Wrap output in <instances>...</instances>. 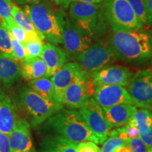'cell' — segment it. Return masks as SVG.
Here are the masks:
<instances>
[{
    "instance_id": "cell-1",
    "label": "cell",
    "mask_w": 152,
    "mask_h": 152,
    "mask_svg": "<svg viewBox=\"0 0 152 152\" xmlns=\"http://www.w3.org/2000/svg\"><path fill=\"white\" fill-rule=\"evenodd\" d=\"M109 46L116 58L123 61H145L152 58V37L146 32H114Z\"/></svg>"
},
{
    "instance_id": "cell-32",
    "label": "cell",
    "mask_w": 152,
    "mask_h": 152,
    "mask_svg": "<svg viewBox=\"0 0 152 152\" xmlns=\"http://www.w3.org/2000/svg\"><path fill=\"white\" fill-rule=\"evenodd\" d=\"M128 144L132 149V152H150L149 148L143 143L140 137L129 140Z\"/></svg>"
},
{
    "instance_id": "cell-17",
    "label": "cell",
    "mask_w": 152,
    "mask_h": 152,
    "mask_svg": "<svg viewBox=\"0 0 152 152\" xmlns=\"http://www.w3.org/2000/svg\"><path fill=\"white\" fill-rule=\"evenodd\" d=\"M103 110L106 120L113 128L126 125L134 117L137 109L132 104H122Z\"/></svg>"
},
{
    "instance_id": "cell-14",
    "label": "cell",
    "mask_w": 152,
    "mask_h": 152,
    "mask_svg": "<svg viewBox=\"0 0 152 152\" xmlns=\"http://www.w3.org/2000/svg\"><path fill=\"white\" fill-rule=\"evenodd\" d=\"M83 70V67L78 62L67 63L52 77L54 88V100L58 103L62 104L64 93L67 87Z\"/></svg>"
},
{
    "instance_id": "cell-9",
    "label": "cell",
    "mask_w": 152,
    "mask_h": 152,
    "mask_svg": "<svg viewBox=\"0 0 152 152\" xmlns=\"http://www.w3.org/2000/svg\"><path fill=\"white\" fill-rule=\"evenodd\" d=\"M83 118L90 130L98 139L99 143H103L108 139L112 127L106 120L104 110L93 98L89 99L80 109Z\"/></svg>"
},
{
    "instance_id": "cell-41",
    "label": "cell",
    "mask_w": 152,
    "mask_h": 152,
    "mask_svg": "<svg viewBox=\"0 0 152 152\" xmlns=\"http://www.w3.org/2000/svg\"><path fill=\"white\" fill-rule=\"evenodd\" d=\"M2 20H3V19H1V18H0V23H1V21H2Z\"/></svg>"
},
{
    "instance_id": "cell-23",
    "label": "cell",
    "mask_w": 152,
    "mask_h": 152,
    "mask_svg": "<svg viewBox=\"0 0 152 152\" xmlns=\"http://www.w3.org/2000/svg\"><path fill=\"white\" fill-rule=\"evenodd\" d=\"M29 86L32 90L43 98L49 101L56 102L54 100L52 82L48 77H42L29 81Z\"/></svg>"
},
{
    "instance_id": "cell-33",
    "label": "cell",
    "mask_w": 152,
    "mask_h": 152,
    "mask_svg": "<svg viewBox=\"0 0 152 152\" xmlns=\"http://www.w3.org/2000/svg\"><path fill=\"white\" fill-rule=\"evenodd\" d=\"M100 149L92 142H83L77 144L76 152H98Z\"/></svg>"
},
{
    "instance_id": "cell-42",
    "label": "cell",
    "mask_w": 152,
    "mask_h": 152,
    "mask_svg": "<svg viewBox=\"0 0 152 152\" xmlns=\"http://www.w3.org/2000/svg\"><path fill=\"white\" fill-rule=\"evenodd\" d=\"M150 152H152V149H150Z\"/></svg>"
},
{
    "instance_id": "cell-43",
    "label": "cell",
    "mask_w": 152,
    "mask_h": 152,
    "mask_svg": "<svg viewBox=\"0 0 152 152\" xmlns=\"http://www.w3.org/2000/svg\"><path fill=\"white\" fill-rule=\"evenodd\" d=\"M98 152H101V150H99V151Z\"/></svg>"
},
{
    "instance_id": "cell-31",
    "label": "cell",
    "mask_w": 152,
    "mask_h": 152,
    "mask_svg": "<svg viewBox=\"0 0 152 152\" xmlns=\"http://www.w3.org/2000/svg\"><path fill=\"white\" fill-rule=\"evenodd\" d=\"M11 46H12L13 54L16 61L23 63L26 59V51L23 44L17 41L11 35Z\"/></svg>"
},
{
    "instance_id": "cell-22",
    "label": "cell",
    "mask_w": 152,
    "mask_h": 152,
    "mask_svg": "<svg viewBox=\"0 0 152 152\" xmlns=\"http://www.w3.org/2000/svg\"><path fill=\"white\" fill-rule=\"evenodd\" d=\"M11 15H12L14 21L19 27L21 28L26 33L29 34L33 39L40 41L45 39V37L35 28L33 23L26 14V13L13 2L11 4Z\"/></svg>"
},
{
    "instance_id": "cell-21",
    "label": "cell",
    "mask_w": 152,
    "mask_h": 152,
    "mask_svg": "<svg viewBox=\"0 0 152 152\" xmlns=\"http://www.w3.org/2000/svg\"><path fill=\"white\" fill-rule=\"evenodd\" d=\"M76 151L77 144L56 134L45 139L42 142L39 152H76Z\"/></svg>"
},
{
    "instance_id": "cell-16",
    "label": "cell",
    "mask_w": 152,
    "mask_h": 152,
    "mask_svg": "<svg viewBox=\"0 0 152 152\" xmlns=\"http://www.w3.org/2000/svg\"><path fill=\"white\" fill-rule=\"evenodd\" d=\"M40 57L47 67V77H52L65 65L68 55L52 43L47 42L44 44Z\"/></svg>"
},
{
    "instance_id": "cell-26",
    "label": "cell",
    "mask_w": 152,
    "mask_h": 152,
    "mask_svg": "<svg viewBox=\"0 0 152 152\" xmlns=\"http://www.w3.org/2000/svg\"><path fill=\"white\" fill-rule=\"evenodd\" d=\"M0 54L16 60L13 54L11 34L1 23H0Z\"/></svg>"
},
{
    "instance_id": "cell-28",
    "label": "cell",
    "mask_w": 152,
    "mask_h": 152,
    "mask_svg": "<svg viewBox=\"0 0 152 152\" xmlns=\"http://www.w3.org/2000/svg\"><path fill=\"white\" fill-rule=\"evenodd\" d=\"M23 46L26 51V58H33L40 57L43 50L44 44L42 41L32 39L25 42Z\"/></svg>"
},
{
    "instance_id": "cell-25",
    "label": "cell",
    "mask_w": 152,
    "mask_h": 152,
    "mask_svg": "<svg viewBox=\"0 0 152 152\" xmlns=\"http://www.w3.org/2000/svg\"><path fill=\"white\" fill-rule=\"evenodd\" d=\"M140 133H144L152 128V112L146 109L137 110L134 115Z\"/></svg>"
},
{
    "instance_id": "cell-10",
    "label": "cell",
    "mask_w": 152,
    "mask_h": 152,
    "mask_svg": "<svg viewBox=\"0 0 152 152\" xmlns=\"http://www.w3.org/2000/svg\"><path fill=\"white\" fill-rule=\"evenodd\" d=\"M128 92L134 106L142 109L152 108V70H142L132 75Z\"/></svg>"
},
{
    "instance_id": "cell-19",
    "label": "cell",
    "mask_w": 152,
    "mask_h": 152,
    "mask_svg": "<svg viewBox=\"0 0 152 152\" xmlns=\"http://www.w3.org/2000/svg\"><path fill=\"white\" fill-rule=\"evenodd\" d=\"M17 61L0 54V83L4 86H10L21 75V68Z\"/></svg>"
},
{
    "instance_id": "cell-27",
    "label": "cell",
    "mask_w": 152,
    "mask_h": 152,
    "mask_svg": "<svg viewBox=\"0 0 152 152\" xmlns=\"http://www.w3.org/2000/svg\"><path fill=\"white\" fill-rule=\"evenodd\" d=\"M1 24L9 30V32L10 33L13 37L15 38L17 41H18L19 42L23 44V45L25 42H26L27 41L35 39H33L29 34L26 33L23 29H22L21 28L19 27L15 22L11 23L10 24H7L5 20H2Z\"/></svg>"
},
{
    "instance_id": "cell-11",
    "label": "cell",
    "mask_w": 152,
    "mask_h": 152,
    "mask_svg": "<svg viewBox=\"0 0 152 152\" xmlns=\"http://www.w3.org/2000/svg\"><path fill=\"white\" fill-rule=\"evenodd\" d=\"M62 43L67 52L76 56L92 45V38L75 23H67L63 29Z\"/></svg>"
},
{
    "instance_id": "cell-4",
    "label": "cell",
    "mask_w": 152,
    "mask_h": 152,
    "mask_svg": "<svg viewBox=\"0 0 152 152\" xmlns=\"http://www.w3.org/2000/svg\"><path fill=\"white\" fill-rule=\"evenodd\" d=\"M69 6L71 19L90 37L104 33L106 19L102 4L72 2Z\"/></svg>"
},
{
    "instance_id": "cell-12",
    "label": "cell",
    "mask_w": 152,
    "mask_h": 152,
    "mask_svg": "<svg viewBox=\"0 0 152 152\" xmlns=\"http://www.w3.org/2000/svg\"><path fill=\"white\" fill-rule=\"evenodd\" d=\"M94 99L102 109L122 104H132L128 90L119 85H100L96 87Z\"/></svg>"
},
{
    "instance_id": "cell-5",
    "label": "cell",
    "mask_w": 152,
    "mask_h": 152,
    "mask_svg": "<svg viewBox=\"0 0 152 152\" xmlns=\"http://www.w3.org/2000/svg\"><path fill=\"white\" fill-rule=\"evenodd\" d=\"M20 104L30 118L33 127H37L62 110V104L43 98L31 88H23L19 95Z\"/></svg>"
},
{
    "instance_id": "cell-29",
    "label": "cell",
    "mask_w": 152,
    "mask_h": 152,
    "mask_svg": "<svg viewBox=\"0 0 152 152\" xmlns=\"http://www.w3.org/2000/svg\"><path fill=\"white\" fill-rule=\"evenodd\" d=\"M129 141L122 140L119 137H109L104 142L101 152H115L118 148L128 144Z\"/></svg>"
},
{
    "instance_id": "cell-36",
    "label": "cell",
    "mask_w": 152,
    "mask_h": 152,
    "mask_svg": "<svg viewBox=\"0 0 152 152\" xmlns=\"http://www.w3.org/2000/svg\"><path fill=\"white\" fill-rule=\"evenodd\" d=\"M16 3L19 4L23 5H33L45 1V0H14Z\"/></svg>"
},
{
    "instance_id": "cell-30",
    "label": "cell",
    "mask_w": 152,
    "mask_h": 152,
    "mask_svg": "<svg viewBox=\"0 0 152 152\" xmlns=\"http://www.w3.org/2000/svg\"><path fill=\"white\" fill-rule=\"evenodd\" d=\"M11 0H0V18L7 24L14 22L11 15Z\"/></svg>"
},
{
    "instance_id": "cell-38",
    "label": "cell",
    "mask_w": 152,
    "mask_h": 152,
    "mask_svg": "<svg viewBox=\"0 0 152 152\" xmlns=\"http://www.w3.org/2000/svg\"><path fill=\"white\" fill-rule=\"evenodd\" d=\"M56 4L58 6H61V7H65V8H67L68 6L71 4V0H53Z\"/></svg>"
},
{
    "instance_id": "cell-34",
    "label": "cell",
    "mask_w": 152,
    "mask_h": 152,
    "mask_svg": "<svg viewBox=\"0 0 152 152\" xmlns=\"http://www.w3.org/2000/svg\"><path fill=\"white\" fill-rule=\"evenodd\" d=\"M0 152H11L9 136L0 132Z\"/></svg>"
},
{
    "instance_id": "cell-6",
    "label": "cell",
    "mask_w": 152,
    "mask_h": 152,
    "mask_svg": "<svg viewBox=\"0 0 152 152\" xmlns=\"http://www.w3.org/2000/svg\"><path fill=\"white\" fill-rule=\"evenodd\" d=\"M103 7L106 21L113 32L137 31L143 27L128 0H104Z\"/></svg>"
},
{
    "instance_id": "cell-24",
    "label": "cell",
    "mask_w": 152,
    "mask_h": 152,
    "mask_svg": "<svg viewBox=\"0 0 152 152\" xmlns=\"http://www.w3.org/2000/svg\"><path fill=\"white\" fill-rule=\"evenodd\" d=\"M128 1L135 14L137 18L143 26H148L152 23L145 0H128Z\"/></svg>"
},
{
    "instance_id": "cell-2",
    "label": "cell",
    "mask_w": 152,
    "mask_h": 152,
    "mask_svg": "<svg viewBox=\"0 0 152 152\" xmlns=\"http://www.w3.org/2000/svg\"><path fill=\"white\" fill-rule=\"evenodd\" d=\"M46 125L57 134L76 144L83 142L100 144L77 110L63 109L47 119Z\"/></svg>"
},
{
    "instance_id": "cell-7",
    "label": "cell",
    "mask_w": 152,
    "mask_h": 152,
    "mask_svg": "<svg viewBox=\"0 0 152 152\" xmlns=\"http://www.w3.org/2000/svg\"><path fill=\"white\" fill-rule=\"evenodd\" d=\"M95 87L90 73L82 70L64 93L63 104L71 109H79L94 95Z\"/></svg>"
},
{
    "instance_id": "cell-40",
    "label": "cell",
    "mask_w": 152,
    "mask_h": 152,
    "mask_svg": "<svg viewBox=\"0 0 152 152\" xmlns=\"http://www.w3.org/2000/svg\"><path fill=\"white\" fill-rule=\"evenodd\" d=\"M145 3H146V5H147L150 17H151V20H152V0H145Z\"/></svg>"
},
{
    "instance_id": "cell-3",
    "label": "cell",
    "mask_w": 152,
    "mask_h": 152,
    "mask_svg": "<svg viewBox=\"0 0 152 152\" xmlns=\"http://www.w3.org/2000/svg\"><path fill=\"white\" fill-rule=\"evenodd\" d=\"M23 11L45 39L54 45L62 43L65 23L50 4L43 1L33 5H26Z\"/></svg>"
},
{
    "instance_id": "cell-13",
    "label": "cell",
    "mask_w": 152,
    "mask_h": 152,
    "mask_svg": "<svg viewBox=\"0 0 152 152\" xmlns=\"http://www.w3.org/2000/svg\"><path fill=\"white\" fill-rule=\"evenodd\" d=\"M95 87L100 85L128 86L132 77L128 68L119 66H109L90 74Z\"/></svg>"
},
{
    "instance_id": "cell-37",
    "label": "cell",
    "mask_w": 152,
    "mask_h": 152,
    "mask_svg": "<svg viewBox=\"0 0 152 152\" xmlns=\"http://www.w3.org/2000/svg\"><path fill=\"white\" fill-rule=\"evenodd\" d=\"M104 0H71L72 2H80L85 4H99Z\"/></svg>"
},
{
    "instance_id": "cell-15",
    "label": "cell",
    "mask_w": 152,
    "mask_h": 152,
    "mask_svg": "<svg viewBox=\"0 0 152 152\" xmlns=\"http://www.w3.org/2000/svg\"><path fill=\"white\" fill-rule=\"evenodd\" d=\"M11 152H33L30 124L25 119H19L14 130L9 134Z\"/></svg>"
},
{
    "instance_id": "cell-39",
    "label": "cell",
    "mask_w": 152,
    "mask_h": 152,
    "mask_svg": "<svg viewBox=\"0 0 152 152\" xmlns=\"http://www.w3.org/2000/svg\"><path fill=\"white\" fill-rule=\"evenodd\" d=\"M115 152H132V150L129 146V144H126V145L118 148Z\"/></svg>"
},
{
    "instance_id": "cell-20",
    "label": "cell",
    "mask_w": 152,
    "mask_h": 152,
    "mask_svg": "<svg viewBox=\"0 0 152 152\" xmlns=\"http://www.w3.org/2000/svg\"><path fill=\"white\" fill-rule=\"evenodd\" d=\"M21 75L28 81L47 77V67L41 57L26 58L23 63Z\"/></svg>"
},
{
    "instance_id": "cell-18",
    "label": "cell",
    "mask_w": 152,
    "mask_h": 152,
    "mask_svg": "<svg viewBox=\"0 0 152 152\" xmlns=\"http://www.w3.org/2000/svg\"><path fill=\"white\" fill-rule=\"evenodd\" d=\"M18 120L13 102L5 93L0 90V132L9 136Z\"/></svg>"
},
{
    "instance_id": "cell-35",
    "label": "cell",
    "mask_w": 152,
    "mask_h": 152,
    "mask_svg": "<svg viewBox=\"0 0 152 152\" xmlns=\"http://www.w3.org/2000/svg\"><path fill=\"white\" fill-rule=\"evenodd\" d=\"M140 140L148 148L152 149V128L144 133H140Z\"/></svg>"
},
{
    "instance_id": "cell-44",
    "label": "cell",
    "mask_w": 152,
    "mask_h": 152,
    "mask_svg": "<svg viewBox=\"0 0 152 152\" xmlns=\"http://www.w3.org/2000/svg\"><path fill=\"white\" fill-rule=\"evenodd\" d=\"M151 70H152V69H151Z\"/></svg>"
},
{
    "instance_id": "cell-8",
    "label": "cell",
    "mask_w": 152,
    "mask_h": 152,
    "mask_svg": "<svg viewBox=\"0 0 152 152\" xmlns=\"http://www.w3.org/2000/svg\"><path fill=\"white\" fill-rule=\"evenodd\" d=\"M83 69L92 73L111 66L116 60V57L109 45L97 42L91 46L85 52L75 56Z\"/></svg>"
}]
</instances>
